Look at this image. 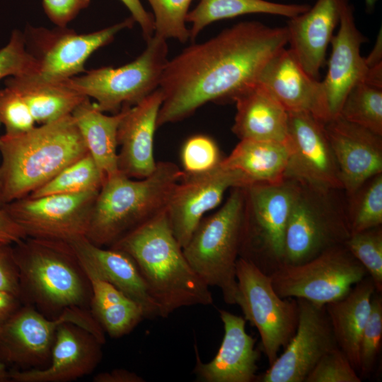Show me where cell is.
I'll return each mask as SVG.
<instances>
[{
  "label": "cell",
  "instance_id": "9a60e30c",
  "mask_svg": "<svg viewBox=\"0 0 382 382\" xmlns=\"http://www.w3.org/2000/svg\"><path fill=\"white\" fill-rule=\"evenodd\" d=\"M297 301L299 320L294 336L255 381L304 382L321 357L338 347L325 305Z\"/></svg>",
  "mask_w": 382,
  "mask_h": 382
},
{
  "label": "cell",
  "instance_id": "8d00e7d4",
  "mask_svg": "<svg viewBox=\"0 0 382 382\" xmlns=\"http://www.w3.org/2000/svg\"><path fill=\"white\" fill-rule=\"evenodd\" d=\"M153 10L154 34L181 43L190 39L186 17L192 0H147Z\"/></svg>",
  "mask_w": 382,
  "mask_h": 382
},
{
  "label": "cell",
  "instance_id": "ee69618b",
  "mask_svg": "<svg viewBox=\"0 0 382 382\" xmlns=\"http://www.w3.org/2000/svg\"><path fill=\"white\" fill-rule=\"evenodd\" d=\"M0 291L20 299L19 273L11 244L0 242ZM21 300V299H20Z\"/></svg>",
  "mask_w": 382,
  "mask_h": 382
},
{
  "label": "cell",
  "instance_id": "4fadbf2b",
  "mask_svg": "<svg viewBox=\"0 0 382 382\" xmlns=\"http://www.w3.org/2000/svg\"><path fill=\"white\" fill-rule=\"evenodd\" d=\"M135 21L130 17L113 25L88 34H78L65 28L54 30L30 28V42L38 62L35 78L61 82L84 71L88 57L98 48L108 44L115 35L131 28Z\"/></svg>",
  "mask_w": 382,
  "mask_h": 382
},
{
  "label": "cell",
  "instance_id": "8992f818",
  "mask_svg": "<svg viewBox=\"0 0 382 382\" xmlns=\"http://www.w3.org/2000/svg\"><path fill=\"white\" fill-rule=\"evenodd\" d=\"M245 207L244 187H233L224 205L203 218L183 248L191 267L209 286L218 287L224 301L236 304V267L239 257Z\"/></svg>",
  "mask_w": 382,
  "mask_h": 382
},
{
  "label": "cell",
  "instance_id": "3957f363",
  "mask_svg": "<svg viewBox=\"0 0 382 382\" xmlns=\"http://www.w3.org/2000/svg\"><path fill=\"white\" fill-rule=\"evenodd\" d=\"M88 153L71 115L30 130L0 137L3 205L42 186Z\"/></svg>",
  "mask_w": 382,
  "mask_h": 382
},
{
  "label": "cell",
  "instance_id": "1f68e13d",
  "mask_svg": "<svg viewBox=\"0 0 382 382\" xmlns=\"http://www.w3.org/2000/svg\"><path fill=\"white\" fill-rule=\"evenodd\" d=\"M308 4H282L266 0H200L186 17L191 23L190 40L192 42L199 33L213 22L243 15L264 13L291 18L309 8Z\"/></svg>",
  "mask_w": 382,
  "mask_h": 382
},
{
  "label": "cell",
  "instance_id": "ac0fdd59",
  "mask_svg": "<svg viewBox=\"0 0 382 382\" xmlns=\"http://www.w3.org/2000/svg\"><path fill=\"white\" fill-rule=\"evenodd\" d=\"M324 127L342 188L349 195L382 173V136L340 115L325 122Z\"/></svg>",
  "mask_w": 382,
  "mask_h": 382
},
{
  "label": "cell",
  "instance_id": "5bb4252c",
  "mask_svg": "<svg viewBox=\"0 0 382 382\" xmlns=\"http://www.w3.org/2000/svg\"><path fill=\"white\" fill-rule=\"evenodd\" d=\"M289 161L286 179L319 191L342 188L324 124L308 112H288Z\"/></svg>",
  "mask_w": 382,
  "mask_h": 382
},
{
  "label": "cell",
  "instance_id": "7402d4cb",
  "mask_svg": "<svg viewBox=\"0 0 382 382\" xmlns=\"http://www.w3.org/2000/svg\"><path fill=\"white\" fill-rule=\"evenodd\" d=\"M163 100L159 88L129 107L117 130L118 170L129 178L143 179L156 168L154 139L158 115Z\"/></svg>",
  "mask_w": 382,
  "mask_h": 382
},
{
  "label": "cell",
  "instance_id": "7a4b0ae2",
  "mask_svg": "<svg viewBox=\"0 0 382 382\" xmlns=\"http://www.w3.org/2000/svg\"><path fill=\"white\" fill-rule=\"evenodd\" d=\"M110 247L127 253L136 263L160 317L187 306H209V286L187 262L175 238L166 211L132 230Z\"/></svg>",
  "mask_w": 382,
  "mask_h": 382
},
{
  "label": "cell",
  "instance_id": "5b68a950",
  "mask_svg": "<svg viewBox=\"0 0 382 382\" xmlns=\"http://www.w3.org/2000/svg\"><path fill=\"white\" fill-rule=\"evenodd\" d=\"M12 246L21 301L59 313L91 303L90 282L67 242L26 237Z\"/></svg>",
  "mask_w": 382,
  "mask_h": 382
},
{
  "label": "cell",
  "instance_id": "83f0119b",
  "mask_svg": "<svg viewBox=\"0 0 382 382\" xmlns=\"http://www.w3.org/2000/svg\"><path fill=\"white\" fill-rule=\"evenodd\" d=\"M129 107L112 115H105L86 98L71 115L88 153L100 170L104 180L119 171L117 166V130Z\"/></svg>",
  "mask_w": 382,
  "mask_h": 382
},
{
  "label": "cell",
  "instance_id": "6da1fadb",
  "mask_svg": "<svg viewBox=\"0 0 382 382\" xmlns=\"http://www.w3.org/2000/svg\"><path fill=\"white\" fill-rule=\"evenodd\" d=\"M288 45L286 26L243 21L168 59L159 88L158 127L183 120L209 102L233 100L257 81L269 60Z\"/></svg>",
  "mask_w": 382,
  "mask_h": 382
},
{
  "label": "cell",
  "instance_id": "b9f144b4",
  "mask_svg": "<svg viewBox=\"0 0 382 382\" xmlns=\"http://www.w3.org/2000/svg\"><path fill=\"white\" fill-rule=\"evenodd\" d=\"M362 379L347 356L337 347L316 364L304 382H361Z\"/></svg>",
  "mask_w": 382,
  "mask_h": 382
},
{
  "label": "cell",
  "instance_id": "f546056e",
  "mask_svg": "<svg viewBox=\"0 0 382 382\" xmlns=\"http://www.w3.org/2000/svg\"><path fill=\"white\" fill-rule=\"evenodd\" d=\"M28 105L35 122L44 125L71 115L87 97L66 82L46 81L30 74L9 76L5 82Z\"/></svg>",
  "mask_w": 382,
  "mask_h": 382
},
{
  "label": "cell",
  "instance_id": "f35d334b",
  "mask_svg": "<svg viewBox=\"0 0 382 382\" xmlns=\"http://www.w3.org/2000/svg\"><path fill=\"white\" fill-rule=\"evenodd\" d=\"M223 158L215 141L204 134L188 138L180 152L183 171L190 175L210 171L218 167Z\"/></svg>",
  "mask_w": 382,
  "mask_h": 382
},
{
  "label": "cell",
  "instance_id": "8fae6325",
  "mask_svg": "<svg viewBox=\"0 0 382 382\" xmlns=\"http://www.w3.org/2000/svg\"><path fill=\"white\" fill-rule=\"evenodd\" d=\"M64 323L77 325L102 344L104 330L83 308H68L54 318H47L30 304L20 306L0 330V362L21 366H38L51 357L57 328Z\"/></svg>",
  "mask_w": 382,
  "mask_h": 382
},
{
  "label": "cell",
  "instance_id": "484cf974",
  "mask_svg": "<svg viewBox=\"0 0 382 382\" xmlns=\"http://www.w3.org/2000/svg\"><path fill=\"white\" fill-rule=\"evenodd\" d=\"M233 101L236 113L231 130L240 140L287 141L288 112L262 85H252Z\"/></svg>",
  "mask_w": 382,
  "mask_h": 382
},
{
  "label": "cell",
  "instance_id": "e575fe53",
  "mask_svg": "<svg viewBox=\"0 0 382 382\" xmlns=\"http://www.w3.org/2000/svg\"><path fill=\"white\" fill-rule=\"evenodd\" d=\"M353 195L357 197L347 219L351 233L381 226L382 173L367 180Z\"/></svg>",
  "mask_w": 382,
  "mask_h": 382
},
{
  "label": "cell",
  "instance_id": "e0dca14e",
  "mask_svg": "<svg viewBox=\"0 0 382 382\" xmlns=\"http://www.w3.org/2000/svg\"><path fill=\"white\" fill-rule=\"evenodd\" d=\"M347 219L320 209L300 190L289 217L284 265H299L343 245L350 236Z\"/></svg>",
  "mask_w": 382,
  "mask_h": 382
},
{
  "label": "cell",
  "instance_id": "ab89813d",
  "mask_svg": "<svg viewBox=\"0 0 382 382\" xmlns=\"http://www.w3.org/2000/svg\"><path fill=\"white\" fill-rule=\"evenodd\" d=\"M23 33L13 30L8 42L0 49V79L6 76L35 74L38 62L26 49Z\"/></svg>",
  "mask_w": 382,
  "mask_h": 382
},
{
  "label": "cell",
  "instance_id": "c3c4849f",
  "mask_svg": "<svg viewBox=\"0 0 382 382\" xmlns=\"http://www.w3.org/2000/svg\"><path fill=\"white\" fill-rule=\"evenodd\" d=\"M21 301L14 294L0 291V330L11 315L21 306Z\"/></svg>",
  "mask_w": 382,
  "mask_h": 382
},
{
  "label": "cell",
  "instance_id": "44dd1931",
  "mask_svg": "<svg viewBox=\"0 0 382 382\" xmlns=\"http://www.w3.org/2000/svg\"><path fill=\"white\" fill-rule=\"evenodd\" d=\"M257 83L288 112H308L323 123L330 120L321 81L306 72L289 48L284 47L269 60Z\"/></svg>",
  "mask_w": 382,
  "mask_h": 382
},
{
  "label": "cell",
  "instance_id": "f6af8a7d",
  "mask_svg": "<svg viewBox=\"0 0 382 382\" xmlns=\"http://www.w3.org/2000/svg\"><path fill=\"white\" fill-rule=\"evenodd\" d=\"M128 8L132 18L141 27L144 38L149 40L154 34L153 15L146 11L140 0H120Z\"/></svg>",
  "mask_w": 382,
  "mask_h": 382
},
{
  "label": "cell",
  "instance_id": "4dcf8cb0",
  "mask_svg": "<svg viewBox=\"0 0 382 382\" xmlns=\"http://www.w3.org/2000/svg\"><path fill=\"white\" fill-rule=\"evenodd\" d=\"M82 268L91 287V313L109 335L119 337L126 335L145 318L138 303L91 270Z\"/></svg>",
  "mask_w": 382,
  "mask_h": 382
},
{
  "label": "cell",
  "instance_id": "74e56055",
  "mask_svg": "<svg viewBox=\"0 0 382 382\" xmlns=\"http://www.w3.org/2000/svg\"><path fill=\"white\" fill-rule=\"evenodd\" d=\"M382 341V296L376 291L371 299V310L363 329L359 345V370L361 379L373 372Z\"/></svg>",
  "mask_w": 382,
  "mask_h": 382
},
{
  "label": "cell",
  "instance_id": "7bdbcfd3",
  "mask_svg": "<svg viewBox=\"0 0 382 382\" xmlns=\"http://www.w3.org/2000/svg\"><path fill=\"white\" fill-rule=\"evenodd\" d=\"M91 0H42L44 10L50 21L65 28L78 13L86 8Z\"/></svg>",
  "mask_w": 382,
  "mask_h": 382
},
{
  "label": "cell",
  "instance_id": "7dc6e473",
  "mask_svg": "<svg viewBox=\"0 0 382 382\" xmlns=\"http://www.w3.org/2000/svg\"><path fill=\"white\" fill-rule=\"evenodd\" d=\"M95 382H143L145 380L137 374L123 369H113L96 375Z\"/></svg>",
  "mask_w": 382,
  "mask_h": 382
},
{
  "label": "cell",
  "instance_id": "d6986e66",
  "mask_svg": "<svg viewBox=\"0 0 382 382\" xmlns=\"http://www.w3.org/2000/svg\"><path fill=\"white\" fill-rule=\"evenodd\" d=\"M354 6L343 9L337 33L331 40V54L326 76L321 81L330 120L337 117L351 88L364 82L368 72L360 52L367 38L357 26Z\"/></svg>",
  "mask_w": 382,
  "mask_h": 382
},
{
  "label": "cell",
  "instance_id": "d590c367",
  "mask_svg": "<svg viewBox=\"0 0 382 382\" xmlns=\"http://www.w3.org/2000/svg\"><path fill=\"white\" fill-rule=\"evenodd\" d=\"M365 268L376 291H382V229L381 226L350 233L344 243Z\"/></svg>",
  "mask_w": 382,
  "mask_h": 382
},
{
  "label": "cell",
  "instance_id": "9c48e42d",
  "mask_svg": "<svg viewBox=\"0 0 382 382\" xmlns=\"http://www.w3.org/2000/svg\"><path fill=\"white\" fill-rule=\"evenodd\" d=\"M236 274V304L241 308L245 320L257 330L262 351L271 365L296 332L299 313L297 299L280 297L270 276L240 257Z\"/></svg>",
  "mask_w": 382,
  "mask_h": 382
},
{
  "label": "cell",
  "instance_id": "4316f807",
  "mask_svg": "<svg viewBox=\"0 0 382 382\" xmlns=\"http://www.w3.org/2000/svg\"><path fill=\"white\" fill-rule=\"evenodd\" d=\"M376 291L368 275L344 297L325 305L337 345L359 374V345Z\"/></svg>",
  "mask_w": 382,
  "mask_h": 382
},
{
  "label": "cell",
  "instance_id": "f1b7e54d",
  "mask_svg": "<svg viewBox=\"0 0 382 382\" xmlns=\"http://www.w3.org/2000/svg\"><path fill=\"white\" fill-rule=\"evenodd\" d=\"M288 161L286 141L243 139L221 163L241 173L252 185L284 180Z\"/></svg>",
  "mask_w": 382,
  "mask_h": 382
},
{
  "label": "cell",
  "instance_id": "7c38bea8",
  "mask_svg": "<svg viewBox=\"0 0 382 382\" xmlns=\"http://www.w3.org/2000/svg\"><path fill=\"white\" fill-rule=\"evenodd\" d=\"M99 191L37 197L28 195L2 207L27 237L68 242L86 236Z\"/></svg>",
  "mask_w": 382,
  "mask_h": 382
},
{
  "label": "cell",
  "instance_id": "d6a6232c",
  "mask_svg": "<svg viewBox=\"0 0 382 382\" xmlns=\"http://www.w3.org/2000/svg\"><path fill=\"white\" fill-rule=\"evenodd\" d=\"M104 177L89 153L67 166L28 196L37 197L54 194H76L99 191ZM28 196V195H27Z\"/></svg>",
  "mask_w": 382,
  "mask_h": 382
},
{
  "label": "cell",
  "instance_id": "f5cc1de1",
  "mask_svg": "<svg viewBox=\"0 0 382 382\" xmlns=\"http://www.w3.org/2000/svg\"><path fill=\"white\" fill-rule=\"evenodd\" d=\"M3 207V203L1 200V190H0V207Z\"/></svg>",
  "mask_w": 382,
  "mask_h": 382
},
{
  "label": "cell",
  "instance_id": "836d02e7",
  "mask_svg": "<svg viewBox=\"0 0 382 382\" xmlns=\"http://www.w3.org/2000/svg\"><path fill=\"white\" fill-rule=\"evenodd\" d=\"M339 115L382 136V88L357 83L347 95Z\"/></svg>",
  "mask_w": 382,
  "mask_h": 382
},
{
  "label": "cell",
  "instance_id": "cb8c5ba5",
  "mask_svg": "<svg viewBox=\"0 0 382 382\" xmlns=\"http://www.w3.org/2000/svg\"><path fill=\"white\" fill-rule=\"evenodd\" d=\"M349 0H316L313 6L289 18L288 44L311 77L318 79L325 64L327 49Z\"/></svg>",
  "mask_w": 382,
  "mask_h": 382
},
{
  "label": "cell",
  "instance_id": "816d5d0a",
  "mask_svg": "<svg viewBox=\"0 0 382 382\" xmlns=\"http://www.w3.org/2000/svg\"><path fill=\"white\" fill-rule=\"evenodd\" d=\"M366 10L367 12L371 13L374 11L377 0H364Z\"/></svg>",
  "mask_w": 382,
  "mask_h": 382
},
{
  "label": "cell",
  "instance_id": "bcb514c9",
  "mask_svg": "<svg viewBox=\"0 0 382 382\" xmlns=\"http://www.w3.org/2000/svg\"><path fill=\"white\" fill-rule=\"evenodd\" d=\"M26 237L21 226L0 207V242L13 245Z\"/></svg>",
  "mask_w": 382,
  "mask_h": 382
},
{
  "label": "cell",
  "instance_id": "d4e9b609",
  "mask_svg": "<svg viewBox=\"0 0 382 382\" xmlns=\"http://www.w3.org/2000/svg\"><path fill=\"white\" fill-rule=\"evenodd\" d=\"M81 266L106 280L143 309L145 318L160 317L159 308L133 259L125 252L112 247L104 248L86 236L67 242Z\"/></svg>",
  "mask_w": 382,
  "mask_h": 382
},
{
  "label": "cell",
  "instance_id": "603a6c76",
  "mask_svg": "<svg viewBox=\"0 0 382 382\" xmlns=\"http://www.w3.org/2000/svg\"><path fill=\"white\" fill-rule=\"evenodd\" d=\"M219 313L224 330L221 346L207 363L201 361L195 347L197 378L203 382L255 381L260 352L256 339L245 330V319L223 309Z\"/></svg>",
  "mask_w": 382,
  "mask_h": 382
},
{
  "label": "cell",
  "instance_id": "2e32d148",
  "mask_svg": "<svg viewBox=\"0 0 382 382\" xmlns=\"http://www.w3.org/2000/svg\"><path fill=\"white\" fill-rule=\"evenodd\" d=\"M250 185L241 173L221 163L206 173H183L166 209L172 231L181 247L187 245L203 216L220 204L226 190Z\"/></svg>",
  "mask_w": 382,
  "mask_h": 382
},
{
  "label": "cell",
  "instance_id": "f907efd6",
  "mask_svg": "<svg viewBox=\"0 0 382 382\" xmlns=\"http://www.w3.org/2000/svg\"><path fill=\"white\" fill-rule=\"evenodd\" d=\"M9 381V371L6 369V364L0 362V382Z\"/></svg>",
  "mask_w": 382,
  "mask_h": 382
},
{
  "label": "cell",
  "instance_id": "52a82bcc",
  "mask_svg": "<svg viewBox=\"0 0 382 382\" xmlns=\"http://www.w3.org/2000/svg\"><path fill=\"white\" fill-rule=\"evenodd\" d=\"M245 207L239 257L267 275L284 265L285 234L301 187L291 179L244 187Z\"/></svg>",
  "mask_w": 382,
  "mask_h": 382
},
{
  "label": "cell",
  "instance_id": "ffe728a7",
  "mask_svg": "<svg viewBox=\"0 0 382 382\" xmlns=\"http://www.w3.org/2000/svg\"><path fill=\"white\" fill-rule=\"evenodd\" d=\"M102 344L93 334L71 323L57 328L51 363L44 369L9 371L15 382H64L91 373L102 358Z\"/></svg>",
  "mask_w": 382,
  "mask_h": 382
},
{
  "label": "cell",
  "instance_id": "ba28073f",
  "mask_svg": "<svg viewBox=\"0 0 382 382\" xmlns=\"http://www.w3.org/2000/svg\"><path fill=\"white\" fill-rule=\"evenodd\" d=\"M166 39L154 35L143 52L132 62L113 68L104 66L74 76L66 82L87 98H93L98 110L120 112L139 103L159 87L168 61Z\"/></svg>",
  "mask_w": 382,
  "mask_h": 382
},
{
  "label": "cell",
  "instance_id": "30bf717a",
  "mask_svg": "<svg viewBox=\"0 0 382 382\" xmlns=\"http://www.w3.org/2000/svg\"><path fill=\"white\" fill-rule=\"evenodd\" d=\"M368 275L345 245L329 248L299 265H283L270 276L277 294L326 305L348 294Z\"/></svg>",
  "mask_w": 382,
  "mask_h": 382
},
{
  "label": "cell",
  "instance_id": "60d3db41",
  "mask_svg": "<svg viewBox=\"0 0 382 382\" xmlns=\"http://www.w3.org/2000/svg\"><path fill=\"white\" fill-rule=\"evenodd\" d=\"M35 123L28 105L18 92L8 86L0 90V124L4 126L6 134L28 132L35 127Z\"/></svg>",
  "mask_w": 382,
  "mask_h": 382
},
{
  "label": "cell",
  "instance_id": "681fc988",
  "mask_svg": "<svg viewBox=\"0 0 382 382\" xmlns=\"http://www.w3.org/2000/svg\"><path fill=\"white\" fill-rule=\"evenodd\" d=\"M366 64L369 69L382 64V37L381 30H380L376 42L373 50L365 58Z\"/></svg>",
  "mask_w": 382,
  "mask_h": 382
},
{
  "label": "cell",
  "instance_id": "277c9868",
  "mask_svg": "<svg viewBox=\"0 0 382 382\" xmlns=\"http://www.w3.org/2000/svg\"><path fill=\"white\" fill-rule=\"evenodd\" d=\"M183 171L170 161L157 162L143 179L120 171L105 179L95 200L86 237L100 247H110L124 236L166 211Z\"/></svg>",
  "mask_w": 382,
  "mask_h": 382
}]
</instances>
